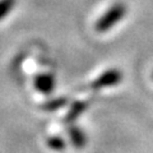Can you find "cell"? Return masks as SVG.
<instances>
[{"mask_svg": "<svg viewBox=\"0 0 153 153\" xmlns=\"http://www.w3.org/2000/svg\"><path fill=\"white\" fill-rule=\"evenodd\" d=\"M35 87L41 93L49 94L55 88V78L51 74H40L35 79Z\"/></svg>", "mask_w": 153, "mask_h": 153, "instance_id": "cell-3", "label": "cell"}, {"mask_svg": "<svg viewBox=\"0 0 153 153\" xmlns=\"http://www.w3.org/2000/svg\"><path fill=\"white\" fill-rule=\"evenodd\" d=\"M46 144H47V147L51 148V149H54V151H61V149H64L65 146H66L64 139H61L59 137L49 138V139L46 140Z\"/></svg>", "mask_w": 153, "mask_h": 153, "instance_id": "cell-7", "label": "cell"}, {"mask_svg": "<svg viewBox=\"0 0 153 153\" xmlns=\"http://www.w3.org/2000/svg\"><path fill=\"white\" fill-rule=\"evenodd\" d=\"M152 76H153V74H152Z\"/></svg>", "mask_w": 153, "mask_h": 153, "instance_id": "cell-9", "label": "cell"}, {"mask_svg": "<svg viewBox=\"0 0 153 153\" xmlns=\"http://www.w3.org/2000/svg\"><path fill=\"white\" fill-rule=\"evenodd\" d=\"M126 8L124 4H115L96 23V30L97 32H107L110 28H112L117 25L121 19L125 17Z\"/></svg>", "mask_w": 153, "mask_h": 153, "instance_id": "cell-1", "label": "cell"}, {"mask_svg": "<svg viewBox=\"0 0 153 153\" xmlns=\"http://www.w3.org/2000/svg\"><path fill=\"white\" fill-rule=\"evenodd\" d=\"M87 108V102L84 101H76L70 106L69 114H68V120H74Z\"/></svg>", "mask_w": 153, "mask_h": 153, "instance_id": "cell-5", "label": "cell"}, {"mask_svg": "<svg viewBox=\"0 0 153 153\" xmlns=\"http://www.w3.org/2000/svg\"><path fill=\"white\" fill-rule=\"evenodd\" d=\"M65 103H66V100L65 98H56V100H52V101L47 102L45 106H44V108L45 110H49V111H54V110H57V108L65 106Z\"/></svg>", "mask_w": 153, "mask_h": 153, "instance_id": "cell-8", "label": "cell"}, {"mask_svg": "<svg viewBox=\"0 0 153 153\" xmlns=\"http://www.w3.org/2000/svg\"><path fill=\"white\" fill-rule=\"evenodd\" d=\"M69 137L75 148H84L85 144H87V137L84 135V133L80 129L75 126L69 129Z\"/></svg>", "mask_w": 153, "mask_h": 153, "instance_id": "cell-4", "label": "cell"}, {"mask_svg": "<svg viewBox=\"0 0 153 153\" xmlns=\"http://www.w3.org/2000/svg\"><path fill=\"white\" fill-rule=\"evenodd\" d=\"M14 5H16V0H0V21L13 10Z\"/></svg>", "mask_w": 153, "mask_h": 153, "instance_id": "cell-6", "label": "cell"}, {"mask_svg": "<svg viewBox=\"0 0 153 153\" xmlns=\"http://www.w3.org/2000/svg\"><path fill=\"white\" fill-rule=\"evenodd\" d=\"M123 74L119 69H108L100 74L92 82V88L94 89H101V88H107L116 85L121 82Z\"/></svg>", "mask_w": 153, "mask_h": 153, "instance_id": "cell-2", "label": "cell"}]
</instances>
